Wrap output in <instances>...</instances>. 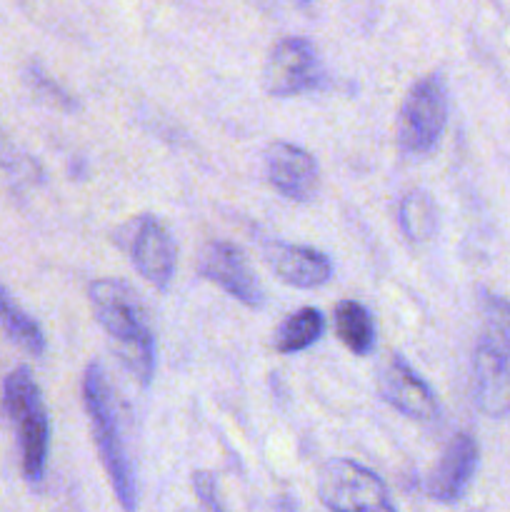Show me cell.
I'll list each match as a JSON object with an SVG mask.
<instances>
[{
    "label": "cell",
    "instance_id": "1",
    "mask_svg": "<svg viewBox=\"0 0 510 512\" xmlns=\"http://www.w3.org/2000/svg\"><path fill=\"white\" fill-rule=\"evenodd\" d=\"M95 320L115 345L120 363L140 385H150L155 373V335L140 298L118 278L93 280L88 290Z\"/></svg>",
    "mask_w": 510,
    "mask_h": 512
},
{
    "label": "cell",
    "instance_id": "2",
    "mask_svg": "<svg viewBox=\"0 0 510 512\" xmlns=\"http://www.w3.org/2000/svg\"><path fill=\"white\" fill-rule=\"evenodd\" d=\"M83 405L115 498L125 512H135L138 510V478H135L133 460L125 445L118 398L110 388L105 368L95 360L85 368L83 375Z\"/></svg>",
    "mask_w": 510,
    "mask_h": 512
},
{
    "label": "cell",
    "instance_id": "3",
    "mask_svg": "<svg viewBox=\"0 0 510 512\" xmlns=\"http://www.w3.org/2000/svg\"><path fill=\"white\" fill-rule=\"evenodd\" d=\"M473 398L490 418L510 415V300L485 295L473 350Z\"/></svg>",
    "mask_w": 510,
    "mask_h": 512
},
{
    "label": "cell",
    "instance_id": "4",
    "mask_svg": "<svg viewBox=\"0 0 510 512\" xmlns=\"http://www.w3.org/2000/svg\"><path fill=\"white\" fill-rule=\"evenodd\" d=\"M3 410L18 435L20 465L30 485L45 478L50 455V420L38 383L25 365L15 368L3 383Z\"/></svg>",
    "mask_w": 510,
    "mask_h": 512
},
{
    "label": "cell",
    "instance_id": "5",
    "mask_svg": "<svg viewBox=\"0 0 510 512\" xmlns=\"http://www.w3.org/2000/svg\"><path fill=\"white\" fill-rule=\"evenodd\" d=\"M318 498L330 512H398L383 478L348 458L320 470Z\"/></svg>",
    "mask_w": 510,
    "mask_h": 512
},
{
    "label": "cell",
    "instance_id": "6",
    "mask_svg": "<svg viewBox=\"0 0 510 512\" xmlns=\"http://www.w3.org/2000/svg\"><path fill=\"white\" fill-rule=\"evenodd\" d=\"M448 123V88L443 75L430 73L408 90L398 115V143L405 153L423 155L438 145Z\"/></svg>",
    "mask_w": 510,
    "mask_h": 512
},
{
    "label": "cell",
    "instance_id": "7",
    "mask_svg": "<svg viewBox=\"0 0 510 512\" xmlns=\"http://www.w3.org/2000/svg\"><path fill=\"white\" fill-rule=\"evenodd\" d=\"M263 80L270 95L293 98L328 88V70L320 63L310 40L283 38L270 50Z\"/></svg>",
    "mask_w": 510,
    "mask_h": 512
},
{
    "label": "cell",
    "instance_id": "8",
    "mask_svg": "<svg viewBox=\"0 0 510 512\" xmlns=\"http://www.w3.org/2000/svg\"><path fill=\"white\" fill-rule=\"evenodd\" d=\"M120 243L130 253L135 270L153 288L168 290L175 273V243L170 230L153 215H140L125 228Z\"/></svg>",
    "mask_w": 510,
    "mask_h": 512
},
{
    "label": "cell",
    "instance_id": "9",
    "mask_svg": "<svg viewBox=\"0 0 510 512\" xmlns=\"http://www.w3.org/2000/svg\"><path fill=\"white\" fill-rule=\"evenodd\" d=\"M200 275L248 308H263L265 293L248 260L228 240H210L200 253Z\"/></svg>",
    "mask_w": 510,
    "mask_h": 512
},
{
    "label": "cell",
    "instance_id": "10",
    "mask_svg": "<svg viewBox=\"0 0 510 512\" xmlns=\"http://www.w3.org/2000/svg\"><path fill=\"white\" fill-rule=\"evenodd\" d=\"M265 178L283 198L308 203L318 195L320 168L308 150L275 140L265 150Z\"/></svg>",
    "mask_w": 510,
    "mask_h": 512
},
{
    "label": "cell",
    "instance_id": "11",
    "mask_svg": "<svg viewBox=\"0 0 510 512\" xmlns=\"http://www.w3.org/2000/svg\"><path fill=\"white\" fill-rule=\"evenodd\" d=\"M378 390L388 405L413 420H435L438 398L430 385L400 355H388L378 370Z\"/></svg>",
    "mask_w": 510,
    "mask_h": 512
},
{
    "label": "cell",
    "instance_id": "12",
    "mask_svg": "<svg viewBox=\"0 0 510 512\" xmlns=\"http://www.w3.org/2000/svg\"><path fill=\"white\" fill-rule=\"evenodd\" d=\"M480 448L478 440L470 433H458L448 445H445L443 455H440L438 465L430 470L428 480H425V493L430 500L443 505L458 503L470 488L478 470Z\"/></svg>",
    "mask_w": 510,
    "mask_h": 512
},
{
    "label": "cell",
    "instance_id": "13",
    "mask_svg": "<svg viewBox=\"0 0 510 512\" xmlns=\"http://www.w3.org/2000/svg\"><path fill=\"white\" fill-rule=\"evenodd\" d=\"M268 265L283 283L293 288H320L333 278V263L328 255L305 245H273L268 250Z\"/></svg>",
    "mask_w": 510,
    "mask_h": 512
},
{
    "label": "cell",
    "instance_id": "14",
    "mask_svg": "<svg viewBox=\"0 0 510 512\" xmlns=\"http://www.w3.org/2000/svg\"><path fill=\"white\" fill-rule=\"evenodd\" d=\"M335 333L340 343L355 355H370L375 350V323L370 310L358 300H343L333 313Z\"/></svg>",
    "mask_w": 510,
    "mask_h": 512
},
{
    "label": "cell",
    "instance_id": "15",
    "mask_svg": "<svg viewBox=\"0 0 510 512\" xmlns=\"http://www.w3.org/2000/svg\"><path fill=\"white\" fill-rule=\"evenodd\" d=\"M325 333L323 313L315 308H300L290 313L283 323L278 325L273 335V345L278 353L290 355L308 350L310 345L318 343Z\"/></svg>",
    "mask_w": 510,
    "mask_h": 512
},
{
    "label": "cell",
    "instance_id": "16",
    "mask_svg": "<svg viewBox=\"0 0 510 512\" xmlns=\"http://www.w3.org/2000/svg\"><path fill=\"white\" fill-rule=\"evenodd\" d=\"M0 328L5 330L10 340L18 348H23L30 355L45 353V335L40 325L15 303L13 295L0 285Z\"/></svg>",
    "mask_w": 510,
    "mask_h": 512
},
{
    "label": "cell",
    "instance_id": "17",
    "mask_svg": "<svg viewBox=\"0 0 510 512\" xmlns=\"http://www.w3.org/2000/svg\"><path fill=\"white\" fill-rule=\"evenodd\" d=\"M398 220L400 230L408 240H415V243L430 240L435 233V225H438V210H435L433 198L423 190L405 193L398 205Z\"/></svg>",
    "mask_w": 510,
    "mask_h": 512
},
{
    "label": "cell",
    "instance_id": "18",
    "mask_svg": "<svg viewBox=\"0 0 510 512\" xmlns=\"http://www.w3.org/2000/svg\"><path fill=\"white\" fill-rule=\"evenodd\" d=\"M193 490L208 512H228L225 510L223 500H220L218 483H215V478L210 473H203V470L193 473Z\"/></svg>",
    "mask_w": 510,
    "mask_h": 512
}]
</instances>
